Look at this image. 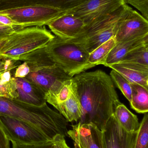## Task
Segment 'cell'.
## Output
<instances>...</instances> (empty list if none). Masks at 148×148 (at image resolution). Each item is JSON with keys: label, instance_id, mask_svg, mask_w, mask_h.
<instances>
[{"label": "cell", "instance_id": "cell-1", "mask_svg": "<svg viewBox=\"0 0 148 148\" xmlns=\"http://www.w3.org/2000/svg\"><path fill=\"white\" fill-rule=\"evenodd\" d=\"M73 79L83 109L79 122L93 123L102 131L120 103L112 78L98 70L82 72Z\"/></svg>", "mask_w": 148, "mask_h": 148}, {"label": "cell", "instance_id": "cell-2", "mask_svg": "<svg viewBox=\"0 0 148 148\" xmlns=\"http://www.w3.org/2000/svg\"><path fill=\"white\" fill-rule=\"evenodd\" d=\"M0 116H9L28 123L53 141L56 136L67 135V121L47 103L36 106L16 99L0 97Z\"/></svg>", "mask_w": 148, "mask_h": 148}, {"label": "cell", "instance_id": "cell-3", "mask_svg": "<svg viewBox=\"0 0 148 148\" xmlns=\"http://www.w3.org/2000/svg\"><path fill=\"white\" fill-rule=\"evenodd\" d=\"M19 60L27 62L30 72L25 78L44 93L47 102L57 95L73 77L56 64L46 51L45 46L22 56Z\"/></svg>", "mask_w": 148, "mask_h": 148}, {"label": "cell", "instance_id": "cell-4", "mask_svg": "<svg viewBox=\"0 0 148 148\" xmlns=\"http://www.w3.org/2000/svg\"><path fill=\"white\" fill-rule=\"evenodd\" d=\"M45 48L56 64L71 77L90 69L89 53L78 43L55 36Z\"/></svg>", "mask_w": 148, "mask_h": 148}, {"label": "cell", "instance_id": "cell-5", "mask_svg": "<svg viewBox=\"0 0 148 148\" xmlns=\"http://www.w3.org/2000/svg\"><path fill=\"white\" fill-rule=\"evenodd\" d=\"M54 36L45 27H29L16 30L7 38L0 55L19 60L22 56L44 47Z\"/></svg>", "mask_w": 148, "mask_h": 148}, {"label": "cell", "instance_id": "cell-6", "mask_svg": "<svg viewBox=\"0 0 148 148\" xmlns=\"http://www.w3.org/2000/svg\"><path fill=\"white\" fill-rule=\"evenodd\" d=\"M14 21L21 29L29 27H41L65 14V11L47 6H25L0 11Z\"/></svg>", "mask_w": 148, "mask_h": 148}, {"label": "cell", "instance_id": "cell-7", "mask_svg": "<svg viewBox=\"0 0 148 148\" xmlns=\"http://www.w3.org/2000/svg\"><path fill=\"white\" fill-rule=\"evenodd\" d=\"M0 125L12 143L33 146L52 142L38 130L17 119L0 116Z\"/></svg>", "mask_w": 148, "mask_h": 148}, {"label": "cell", "instance_id": "cell-8", "mask_svg": "<svg viewBox=\"0 0 148 148\" xmlns=\"http://www.w3.org/2000/svg\"><path fill=\"white\" fill-rule=\"evenodd\" d=\"M125 3L124 0H88L65 13L80 18L87 25L112 14Z\"/></svg>", "mask_w": 148, "mask_h": 148}, {"label": "cell", "instance_id": "cell-9", "mask_svg": "<svg viewBox=\"0 0 148 148\" xmlns=\"http://www.w3.org/2000/svg\"><path fill=\"white\" fill-rule=\"evenodd\" d=\"M148 35V21L130 8L119 25L114 38L116 43L131 40Z\"/></svg>", "mask_w": 148, "mask_h": 148}, {"label": "cell", "instance_id": "cell-10", "mask_svg": "<svg viewBox=\"0 0 148 148\" xmlns=\"http://www.w3.org/2000/svg\"><path fill=\"white\" fill-rule=\"evenodd\" d=\"M104 148H134L136 133H129L120 126L114 114L102 130Z\"/></svg>", "mask_w": 148, "mask_h": 148}, {"label": "cell", "instance_id": "cell-11", "mask_svg": "<svg viewBox=\"0 0 148 148\" xmlns=\"http://www.w3.org/2000/svg\"><path fill=\"white\" fill-rule=\"evenodd\" d=\"M68 130L67 135L81 148H104L102 131L92 123L78 122Z\"/></svg>", "mask_w": 148, "mask_h": 148}, {"label": "cell", "instance_id": "cell-12", "mask_svg": "<svg viewBox=\"0 0 148 148\" xmlns=\"http://www.w3.org/2000/svg\"><path fill=\"white\" fill-rule=\"evenodd\" d=\"M85 23L80 18L65 13L47 24L56 36L64 40L74 39L81 33Z\"/></svg>", "mask_w": 148, "mask_h": 148}, {"label": "cell", "instance_id": "cell-13", "mask_svg": "<svg viewBox=\"0 0 148 148\" xmlns=\"http://www.w3.org/2000/svg\"><path fill=\"white\" fill-rule=\"evenodd\" d=\"M88 0H3L5 9L25 6H47L67 11L76 8Z\"/></svg>", "mask_w": 148, "mask_h": 148}, {"label": "cell", "instance_id": "cell-14", "mask_svg": "<svg viewBox=\"0 0 148 148\" xmlns=\"http://www.w3.org/2000/svg\"><path fill=\"white\" fill-rule=\"evenodd\" d=\"M127 79L130 84H138L148 88V66L141 64L119 62L109 66Z\"/></svg>", "mask_w": 148, "mask_h": 148}, {"label": "cell", "instance_id": "cell-15", "mask_svg": "<svg viewBox=\"0 0 148 148\" xmlns=\"http://www.w3.org/2000/svg\"><path fill=\"white\" fill-rule=\"evenodd\" d=\"M16 82L18 96L15 99L36 106L47 103L45 94L36 85L25 78H16Z\"/></svg>", "mask_w": 148, "mask_h": 148}, {"label": "cell", "instance_id": "cell-16", "mask_svg": "<svg viewBox=\"0 0 148 148\" xmlns=\"http://www.w3.org/2000/svg\"><path fill=\"white\" fill-rule=\"evenodd\" d=\"M54 108L67 122L79 121L83 115V112L77 95L74 81L73 90L69 97L64 101L56 104Z\"/></svg>", "mask_w": 148, "mask_h": 148}, {"label": "cell", "instance_id": "cell-17", "mask_svg": "<svg viewBox=\"0 0 148 148\" xmlns=\"http://www.w3.org/2000/svg\"><path fill=\"white\" fill-rule=\"evenodd\" d=\"M147 43L148 35L131 40L117 42L109 54L104 66L108 67L119 63L129 52L137 47Z\"/></svg>", "mask_w": 148, "mask_h": 148}, {"label": "cell", "instance_id": "cell-18", "mask_svg": "<svg viewBox=\"0 0 148 148\" xmlns=\"http://www.w3.org/2000/svg\"><path fill=\"white\" fill-rule=\"evenodd\" d=\"M114 114L120 126L129 133H136L140 127L139 119L125 105L119 103L115 109Z\"/></svg>", "mask_w": 148, "mask_h": 148}, {"label": "cell", "instance_id": "cell-19", "mask_svg": "<svg viewBox=\"0 0 148 148\" xmlns=\"http://www.w3.org/2000/svg\"><path fill=\"white\" fill-rule=\"evenodd\" d=\"M130 84L132 89V97L130 102L131 108L140 114L148 113V88L138 84Z\"/></svg>", "mask_w": 148, "mask_h": 148}, {"label": "cell", "instance_id": "cell-20", "mask_svg": "<svg viewBox=\"0 0 148 148\" xmlns=\"http://www.w3.org/2000/svg\"><path fill=\"white\" fill-rule=\"evenodd\" d=\"M116 43L114 37H112L90 53L87 61L90 68L97 65H104L109 54Z\"/></svg>", "mask_w": 148, "mask_h": 148}, {"label": "cell", "instance_id": "cell-21", "mask_svg": "<svg viewBox=\"0 0 148 148\" xmlns=\"http://www.w3.org/2000/svg\"><path fill=\"white\" fill-rule=\"evenodd\" d=\"M14 70L6 71L0 74V97L10 99L17 98L16 82L14 75Z\"/></svg>", "mask_w": 148, "mask_h": 148}, {"label": "cell", "instance_id": "cell-22", "mask_svg": "<svg viewBox=\"0 0 148 148\" xmlns=\"http://www.w3.org/2000/svg\"><path fill=\"white\" fill-rule=\"evenodd\" d=\"M120 62L135 63L148 66V43L129 52Z\"/></svg>", "mask_w": 148, "mask_h": 148}, {"label": "cell", "instance_id": "cell-23", "mask_svg": "<svg viewBox=\"0 0 148 148\" xmlns=\"http://www.w3.org/2000/svg\"><path fill=\"white\" fill-rule=\"evenodd\" d=\"M134 148H148V115L145 113L136 133Z\"/></svg>", "mask_w": 148, "mask_h": 148}, {"label": "cell", "instance_id": "cell-24", "mask_svg": "<svg viewBox=\"0 0 148 148\" xmlns=\"http://www.w3.org/2000/svg\"><path fill=\"white\" fill-rule=\"evenodd\" d=\"M110 75L113 82L130 102L132 97V89L130 83L121 75L113 69L110 72Z\"/></svg>", "mask_w": 148, "mask_h": 148}, {"label": "cell", "instance_id": "cell-25", "mask_svg": "<svg viewBox=\"0 0 148 148\" xmlns=\"http://www.w3.org/2000/svg\"><path fill=\"white\" fill-rule=\"evenodd\" d=\"M74 84V81L72 77L63 85L57 95L47 102L54 107L58 103L66 101L72 92Z\"/></svg>", "mask_w": 148, "mask_h": 148}, {"label": "cell", "instance_id": "cell-26", "mask_svg": "<svg viewBox=\"0 0 148 148\" xmlns=\"http://www.w3.org/2000/svg\"><path fill=\"white\" fill-rule=\"evenodd\" d=\"M125 3L130 4L140 11L142 15L148 21V0H124Z\"/></svg>", "mask_w": 148, "mask_h": 148}, {"label": "cell", "instance_id": "cell-27", "mask_svg": "<svg viewBox=\"0 0 148 148\" xmlns=\"http://www.w3.org/2000/svg\"><path fill=\"white\" fill-rule=\"evenodd\" d=\"M20 63V61L12 60L0 55V74L6 71L14 70Z\"/></svg>", "mask_w": 148, "mask_h": 148}, {"label": "cell", "instance_id": "cell-28", "mask_svg": "<svg viewBox=\"0 0 148 148\" xmlns=\"http://www.w3.org/2000/svg\"><path fill=\"white\" fill-rule=\"evenodd\" d=\"M30 72L29 67L27 62H23L15 69L14 72V77L15 78H25Z\"/></svg>", "mask_w": 148, "mask_h": 148}, {"label": "cell", "instance_id": "cell-29", "mask_svg": "<svg viewBox=\"0 0 148 148\" xmlns=\"http://www.w3.org/2000/svg\"><path fill=\"white\" fill-rule=\"evenodd\" d=\"M17 30H19L17 28L6 26L0 23V40L8 38L11 34Z\"/></svg>", "mask_w": 148, "mask_h": 148}, {"label": "cell", "instance_id": "cell-30", "mask_svg": "<svg viewBox=\"0 0 148 148\" xmlns=\"http://www.w3.org/2000/svg\"><path fill=\"white\" fill-rule=\"evenodd\" d=\"M52 143L54 148H70L66 143L65 137L61 134L56 136Z\"/></svg>", "mask_w": 148, "mask_h": 148}, {"label": "cell", "instance_id": "cell-31", "mask_svg": "<svg viewBox=\"0 0 148 148\" xmlns=\"http://www.w3.org/2000/svg\"><path fill=\"white\" fill-rule=\"evenodd\" d=\"M0 23L3 25L15 27L19 29H21L14 21H13L8 16L4 14L0 13Z\"/></svg>", "mask_w": 148, "mask_h": 148}, {"label": "cell", "instance_id": "cell-32", "mask_svg": "<svg viewBox=\"0 0 148 148\" xmlns=\"http://www.w3.org/2000/svg\"><path fill=\"white\" fill-rule=\"evenodd\" d=\"M10 142L0 125V148H10Z\"/></svg>", "mask_w": 148, "mask_h": 148}, {"label": "cell", "instance_id": "cell-33", "mask_svg": "<svg viewBox=\"0 0 148 148\" xmlns=\"http://www.w3.org/2000/svg\"><path fill=\"white\" fill-rule=\"evenodd\" d=\"M12 148H52L53 146V143L50 142L46 144L33 146H24L20 145L15 143H12Z\"/></svg>", "mask_w": 148, "mask_h": 148}, {"label": "cell", "instance_id": "cell-34", "mask_svg": "<svg viewBox=\"0 0 148 148\" xmlns=\"http://www.w3.org/2000/svg\"><path fill=\"white\" fill-rule=\"evenodd\" d=\"M7 38L1 40H0V52H1L2 48L3 47L4 44L6 43V41H7Z\"/></svg>", "mask_w": 148, "mask_h": 148}, {"label": "cell", "instance_id": "cell-35", "mask_svg": "<svg viewBox=\"0 0 148 148\" xmlns=\"http://www.w3.org/2000/svg\"><path fill=\"white\" fill-rule=\"evenodd\" d=\"M74 148H81L79 145H77L76 143H74Z\"/></svg>", "mask_w": 148, "mask_h": 148}, {"label": "cell", "instance_id": "cell-36", "mask_svg": "<svg viewBox=\"0 0 148 148\" xmlns=\"http://www.w3.org/2000/svg\"><path fill=\"white\" fill-rule=\"evenodd\" d=\"M52 148H54V145H53V147H52Z\"/></svg>", "mask_w": 148, "mask_h": 148}]
</instances>
